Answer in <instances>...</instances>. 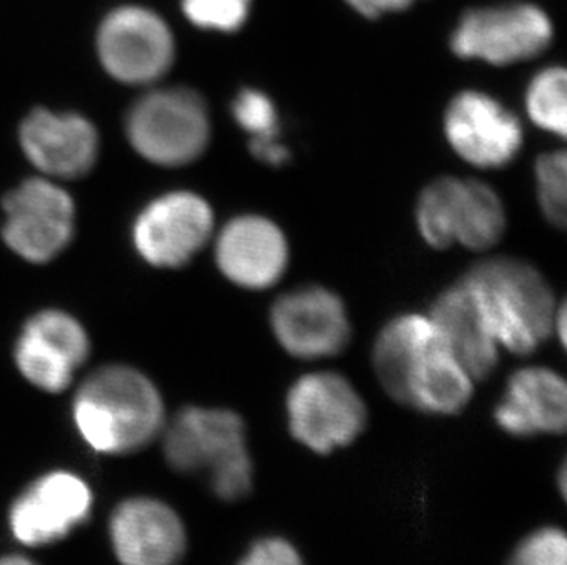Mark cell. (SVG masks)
I'll return each instance as SVG.
<instances>
[{
  "mask_svg": "<svg viewBox=\"0 0 567 565\" xmlns=\"http://www.w3.org/2000/svg\"><path fill=\"white\" fill-rule=\"evenodd\" d=\"M72 419L89 449L102 455L140 452L166 419L161 391L138 369L105 366L81 384Z\"/></svg>",
  "mask_w": 567,
  "mask_h": 565,
  "instance_id": "6da1fadb",
  "label": "cell"
},
{
  "mask_svg": "<svg viewBox=\"0 0 567 565\" xmlns=\"http://www.w3.org/2000/svg\"><path fill=\"white\" fill-rule=\"evenodd\" d=\"M461 282L476 299L499 347L530 355L555 331L560 307L549 282L529 263L493 257L477 263Z\"/></svg>",
  "mask_w": 567,
  "mask_h": 565,
  "instance_id": "7a4b0ae2",
  "label": "cell"
},
{
  "mask_svg": "<svg viewBox=\"0 0 567 565\" xmlns=\"http://www.w3.org/2000/svg\"><path fill=\"white\" fill-rule=\"evenodd\" d=\"M415 223L432 248L461 245L482 251L504 237L507 215L493 187L471 178L443 176L421 193Z\"/></svg>",
  "mask_w": 567,
  "mask_h": 565,
  "instance_id": "3957f363",
  "label": "cell"
},
{
  "mask_svg": "<svg viewBox=\"0 0 567 565\" xmlns=\"http://www.w3.org/2000/svg\"><path fill=\"white\" fill-rule=\"evenodd\" d=\"M209 136L208 109L192 89L150 92L128 111V142L156 166L192 164L208 147Z\"/></svg>",
  "mask_w": 567,
  "mask_h": 565,
  "instance_id": "277c9868",
  "label": "cell"
},
{
  "mask_svg": "<svg viewBox=\"0 0 567 565\" xmlns=\"http://www.w3.org/2000/svg\"><path fill=\"white\" fill-rule=\"evenodd\" d=\"M292 438L316 453H331L354 443L368 424V408L346 377L331 371L296 380L287 396Z\"/></svg>",
  "mask_w": 567,
  "mask_h": 565,
  "instance_id": "5b68a950",
  "label": "cell"
},
{
  "mask_svg": "<svg viewBox=\"0 0 567 565\" xmlns=\"http://www.w3.org/2000/svg\"><path fill=\"white\" fill-rule=\"evenodd\" d=\"M164 458L178 474L208 472V481L231 474L252 464L247 424L236 411L188 405L166 428Z\"/></svg>",
  "mask_w": 567,
  "mask_h": 565,
  "instance_id": "8992f818",
  "label": "cell"
},
{
  "mask_svg": "<svg viewBox=\"0 0 567 565\" xmlns=\"http://www.w3.org/2000/svg\"><path fill=\"white\" fill-rule=\"evenodd\" d=\"M551 41L546 11L533 4H508L466 11L450 47L457 58L507 66L540 55Z\"/></svg>",
  "mask_w": 567,
  "mask_h": 565,
  "instance_id": "52a82bcc",
  "label": "cell"
},
{
  "mask_svg": "<svg viewBox=\"0 0 567 565\" xmlns=\"http://www.w3.org/2000/svg\"><path fill=\"white\" fill-rule=\"evenodd\" d=\"M97 54L114 80L145 85L172 69L175 41L172 30L155 11L122 6L102 22Z\"/></svg>",
  "mask_w": 567,
  "mask_h": 565,
  "instance_id": "ba28073f",
  "label": "cell"
},
{
  "mask_svg": "<svg viewBox=\"0 0 567 565\" xmlns=\"http://www.w3.org/2000/svg\"><path fill=\"white\" fill-rule=\"evenodd\" d=\"M92 505L94 494L81 475L52 470L13 500L8 523L19 544L44 547L69 538L91 517Z\"/></svg>",
  "mask_w": 567,
  "mask_h": 565,
  "instance_id": "9c48e42d",
  "label": "cell"
},
{
  "mask_svg": "<svg viewBox=\"0 0 567 565\" xmlns=\"http://www.w3.org/2000/svg\"><path fill=\"white\" fill-rule=\"evenodd\" d=\"M2 209L6 245L27 261L54 259L74 234V203L63 187L47 178L22 182L6 195Z\"/></svg>",
  "mask_w": 567,
  "mask_h": 565,
  "instance_id": "30bf717a",
  "label": "cell"
},
{
  "mask_svg": "<svg viewBox=\"0 0 567 565\" xmlns=\"http://www.w3.org/2000/svg\"><path fill=\"white\" fill-rule=\"evenodd\" d=\"M212 232V206L197 193L172 192L142 209L133 239L140 256L153 267L178 268L203 250Z\"/></svg>",
  "mask_w": 567,
  "mask_h": 565,
  "instance_id": "8fae6325",
  "label": "cell"
},
{
  "mask_svg": "<svg viewBox=\"0 0 567 565\" xmlns=\"http://www.w3.org/2000/svg\"><path fill=\"white\" fill-rule=\"evenodd\" d=\"M443 127L450 147L480 170L508 166L524 144L518 117L487 92L455 94L444 113Z\"/></svg>",
  "mask_w": 567,
  "mask_h": 565,
  "instance_id": "7c38bea8",
  "label": "cell"
},
{
  "mask_svg": "<svg viewBox=\"0 0 567 565\" xmlns=\"http://www.w3.org/2000/svg\"><path fill=\"white\" fill-rule=\"evenodd\" d=\"M270 327L279 346L303 360L337 357L351 340L348 309L326 287L296 288L276 299Z\"/></svg>",
  "mask_w": 567,
  "mask_h": 565,
  "instance_id": "4fadbf2b",
  "label": "cell"
},
{
  "mask_svg": "<svg viewBox=\"0 0 567 565\" xmlns=\"http://www.w3.org/2000/svg\"><path fill=\"white\" fill-rule=\"evenodd\" d=\"M89 349L80 321L61 310H44L28 321L17 340V369L39 390L60 393L72 384Z\"/></svg>",
  "mask_w": 567,
  "mask_h": 565,
  "instance_id": "5bb4252c",
  "label": "cell"
},
{
  "mask_svg": "<svg viewBox=\"0 0 567 565\" xmlns=\"http://www.w3.org/2000/svg\"><path fill=\"white\" fill-rule=\"evenodd\" d=\"M109 538L122 565H178L188 549L186 525L156 497H127L109 520Z\"/></svg>",
  "mask_w": 567,
  "mask_h": 565,
  "instance_id": "9a60e30c",
  "label": "cell"
},
{
  "mask_svg": "<svg viewBox=\"0 0 567 565\" xmlns=\"http://www.w3.org/2000/svg\"><path fill=\"white\" fill-rule=\"evenodd\" d=\"M215 261L228 281L262 290L278 282L289 267V243L274 220L239 215L220 229Z\"/></svg>",
  "mask_w": 567,
  "mask_h": 565,
  "instance_id": "2e32d148",
  "label": "cell"
},
{
  "mask_svg": "<svg viewBox=\"0 0 567 565\" xmlns=\"http://www.w3.org/2000/svg\"><path fill=\"white\" fill-rule=\"evenodd\" d=\"M19 138L28 161L44 175L80 178L96 164L97 131L80 114L38 109L22 122Z\"/></svg>",
  "mask_w": 567,
  "mask_h": 565,
  "instance_id": "e0dca14e",
  "label": "cell"
},
{
  "mask_svg": "<svg viewBox=\"0 0 567 565\" xmlns=\"http://www.w3.org/2000/svg\"><path fill=\"white\" fill-rule=\"evenodd\" d=\"M498 427L514 438L563 433L567 422L566 380L553 369L524 368L508 379L494 408Z\"/></svg>",
  "mask_w": 567,
  "mask_h": 565,
  "instance_id": "ac0fdd59",
  "label": "cell"
},
{
  "mask_svg": "<svg viewBox=\"0 0 567 565\" xmlns=\"http://www.w3.org/2000/svg\"><path fill=\"white\" fill-rule=\"evenodd\" d=\"M430 320L472 379H487L493 373L498 366V341L494 340L476 299L463 282H455L437 296Z\"/></svg>",
  "mask_w": 567,
  "mask_h": 565,
  "instance_id": "d6986e66",
  "label": "cell"
},
{
  "mask_svg": "<svg viewBox=\"0 0 567 565\" xmlns=\"http://www.w3.org/2000/svg\"><path fill=\"white\" fill-rule=\"evenodd\" d=\"M472 380L440 335L415 358L408 373L404 405L434 415H454L471 402Z\"/></svg>",
  "mask_w": 567,
  "mask_h": 565,
  "instance_id": "ffe728a7",
  "label": "cell"
},
{
  "mask_svg": "<svg viewBox=\"0 0 567 565\" xmlns=\"http://www.w3.org/2000/svg\"><path fill=\"white\" fill-rule=\"evenodd\" d=\"M440 331L430 316H396L380 331L373 347L377 379L391 399L404 404L408 373L415 358L437 340Z\"/></svg>",
  "mask_w": 567,
  "mask_h": 565,
  "instance_id": "44dd1931",
  "label": "cell"
},
{
  "mask_svg": "<svg viewBox=\"0 0 567 565\" xmlns=\"http://www.w3.org/2000/svg\"><path fill=\"white\" fill-rule=\"evenodd\" d=\"M231 116L250 136V151L267 166H285L290 153L279 142V114L272 97L257 89H243L231 102Z\"/></svg>",
  "mask_w": 567,
  "mask_h": 565,
  "instance_id": "7402d4cb",
  "label": "cell"
},
{
  "mask_svg": "<svg viewBox=\"0 0 567 565\" xmlns=\"http://www.w3.org/2000/svg\"><path fill=\"white\" fill-rule=\"evenodd\" d=\"M566 80V70L549 66L533 78L525 94V107L533 123L558 136H566L567 131Z\"/></svg>",
  "mask_w": 567,
  "mask_h": 565,
  "instance_id": "603a6c76",
  "label": "cell"
},
{
  "mask_svg": "<svg viewBox=\"0 0 567 565\" xmlns=\"http://www.w3.org/2000/svg\"><path fill=\"white\" fill-rule=\"evenodd\" d=\"M538 203L553 226L566 225L567 161L564 151L546 153L535 164Z\"/></svg>",
  "mask_w": 567,
  "mask_h": 565,
  "instance_id": "cb8c5ba5",
  "label": "cell"
},
{
  "mask_svg": "<svg viewBox=\"0 0 567 565\" xmlns=\"http://www.w3.org/2000/svg\"><path fill=\"white\" fill-rule=\"evenodd\" d=\"M252 0H183L184 16L197 28L209 32H239L248 16Z\"/></svg>",
  "mask_w": 567,
  "mask_h": 565,
  "instance_id": "d4e9b609",
  "label": "cell"
},
{
  "mask_svg": "<svg viewBox=\"0 0 567 565\" xmlns=\"http://www.w3.org/2000/svg\"><path fill=\"white\" fill-rule=\"evenodd\" d=\"M567 540L563 528L544 527L519 542L508 565H566Z\"/></svg>",
  "mask_w": 567,
  "mask_h": 565,
  "instance_id": "484cf974",
  "label": "cell"
},
{
  "mask_svg": "<svg viewBox=\"0 0 567 565\" xmlns=\"http://www.w3.org/2000/svg\"><path fill=\"white\" fill-rule=\"evenodd\" d=\"M237 565H306V562L289 540L267 536L256 540Z\"/></svg>",
  "mask_w": 567,
  "mask_h": 565,
  "instance_id": "4316f807",
  "label": "cell"
},
{
  "mask_svg": "<svg viewBox=\"0 0 567 565\" xmlns=\"http://www.w3.org/2000/svg\"><path fill=\"white\" fill-rule=\"evenodd\" d=\"M346 2L360 16L379 19L391 11L408 10L417 0H346Z\"/></svg>",
  "mask_w": 567,
  "mask_h": 565,
  "instance_id": "83f0119b",
  "label": "cell"
},
{
  "mask_svg": "<svg viewBox=\"0 0 567 565\" xmlns=\"http://www.w3.org/2000/svg\"><path fill=\"white\" fill-rule=\"evenodd\" d=\"M0 565H38L35 562L30 561L27 556L22 555H6L0 556Z\"/></svg>",
  "mask_w": 567,
  "mask_h": 565,
  "instance_id": "f1b7e54d",
  "label": "cell"
}]
</instances>
